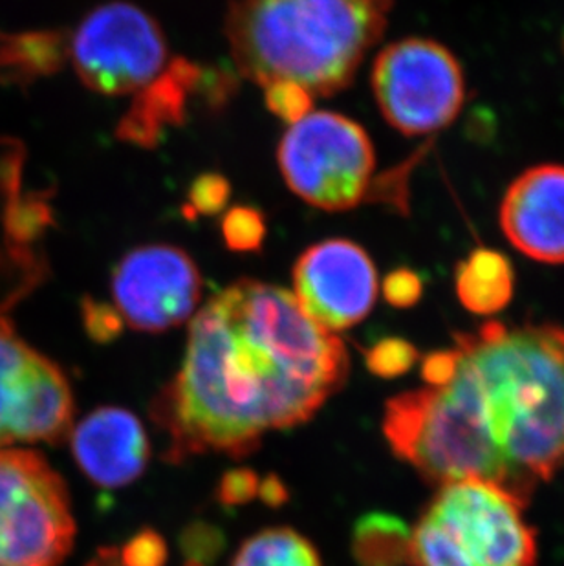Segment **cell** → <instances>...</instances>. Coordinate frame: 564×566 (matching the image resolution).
<instances>
[{"mask_svg":"<svg viewBox=\"0 0 564 566\" xmlns=\"http://www.w3.org/2000/svg\"><path fill=\"white\" fill-rule=\"evenodd\" d=\"M231 566H323L306 537L292 528H268L240 546Z\"/></svg>","mask_w":564,"mask_h":566,"instance_id":"ac0fdd59","label":"cell"},{"mask_svg":"<svg viewBox=\"0 0 564 566\" xmlns=\"http://www.w3.org/2000/svg\"><path fill=\"white\" fill-rule=\"evenodd\" d=\"M278 161L288 188L303 202L346 211L368 197L376 153L362 125L325 111L290 125L279 144Z\"/></svg>","mask_w":564,"mask_h":566,"instance_id":"5b68a950","label":"cell"},{"mask_svg":"<svg viewBox=\"0 0 564 566\" xmlns=\"http://www.w3.org/2000/svg\"><path fill=\"white\" fill-rule=\"evenodd\" d=\"M231 186L219 172H203L195 178L187 192L186 217L197 219L200 214H220L228 206Z\"/></svg>","mask_w":564,"mask_h":566,"instance_id":"603a6c76","label":"cell"},{"mask_svg":"<svg viewBox=\"0 0 564 566\" xmlns=\"http://www.w3.org/2000/svg\"><path fill=\"white\" fill-rule=\"evenodd\" d=\"M86 566H123L117 548H102L96 556L92 557L91 563ZM184 566H203L200 563L186 562Z\"/></svg>","mask_w":564,"mask_h":566,"instance_id":"4dcf8cb0","label":"cell"},{"mask_svg":"<svg viewBox=\"0 0 564 566\" xmlns=\"http://www.w3.org/2000/svg\"><path fill=\"white\" fill-rule=\"evenodd\" d=\"M81 317H83L86 334L94 342L111 343L122 336L125 321L114 305L86 295L81 303Z\"/></svg>","mask_w":564,"mask_h":566,"instance_id":"cb8c5ba5","label":"cell"},{"mask_svg":"<svg viewBox=\"0 0 564 566\" xmlns=\"http://www.w3.org/2000/svg\"><path fill=\"white\" fill-rule=\"evenodd\" d=\"M70 35L61 30L0 33V83L32 85L69 61Z\"/></svg>","mask_w":564,"mask_h":566,"instance_id":"9a60e30c","label":"cell"},{"mask_svg":"<svg viewBox=\"0 0 564 566\" xmlns=\"http://www.w3.org/2000/svg\"><path fill=\"white\" fill-rule=\"evenodd\" d=\"M379 113L405 136H426L455 122L466 102V77L451 50L432 39L407 38L374 61Z\"/></svg>","mask_w":564,"mask_h":566,"instance_id":"52a82bcc","label":"cell"},{"mask_svg":"<svg viewBox=\"0 0 564 566\" xmlns=\"http://www.w3.org/2000/svg\"><path fill=\"white\" fill-rule=\"evenodd\" d=\"M206 72L187 57H175L153 83L134 94L116 127L123 144L155 149L167 128L186 124L192 97L202 96Z\"/></svg>","mask_w":564,"mask_h":566,"instance_id":"4fadbf2b","label":"cell"},{"mask_svg":"<svg viewBox=\"0 0 564 566\" xmlns=\"http://www.w3.org/2000/svg\"><path fill=\"white\" fill-rule=\"evenodd\" d=\"M395 0H231L224 35L237 74L259 86L293 81L334 96L379 43Z\"/></svg>","mask_w":564,"mask_h":566,"instance_id":"3957f363","label":"cell"},{"mask_svg":"<svg viewBox=\"0 0 564 566\" xmlns=\"http://www.w3.org/2000/svg\"><path fill=\"white\" fill-rule=\"evenodd\" d=\"M181 548L186 552L187 562L208 566L209 562H213L215 557L219 556L222 535L213 526L198 524L186 530V534L181 537Z\"/></svg>","mask_w":564,"mask_h":566,"instance_id":"4316f807","label":"cell"},{"mask_svg":"<svg viewBox=\"0 0 564 566\" xmlns=\"http://www.w3.org/2000/svg\"><path fill=\"white\" fill-rule=\"evenodd\" d=\"M259 497L270 506H281L288 499L286 488L279 481L278 476H268L264 481H261V488H259Z\"/></svg>","mask_w":564,"mask_h":566,"instance_id":"f546056e","label":"cell"},{"mask_svg":"<svg viewBox=\"0 0 564 566\" xmlns=\"http://www.w3.org/2000/svg\"><path fill=\"white\" fill-rule=\"evenodd\" d=\"M75 521L63 479L39 453H0V566H61Z\"/></svg>","mask_w":564,"mask_h":566,"instance_id":"8992f818","label":"cell"},{"mask_svg":"<svg viewBox=\"0 0 564 566\" xmlns=\"http://www.w3.org/2000/svg\"><path fill=\"white\" fill-rule=\"evenodd\" d=\"M72 453L96 486L116 490L138 481L150 457L144 426L133 412L100 407L72 431Z\"/></svg>","mask_w":564,"mask_h":566,"instance_id":"7c38bea8","label":"cell"},{"mask_svg":"<svg viewBox=\"0 0 564 566\" xmlns=\"http://www.w3.org/2000/svg\"><path fill=\"white\" fill-rule=\"evenodd\" d=\"M69 60L86 88L103 96H127L164 72L169 46L155 17L114 0L92 10L75 28Z\"/></svg>","mask_w":564,"mask_h":566,"instance_id":"ba28073f","label":"cell"},{"mask_svg":"<svg viewBox=\"0 0 564 566\" xmlns=\"http://www.w3.org/2000/svg\"><path fill=\"white\" fill-rule=\"evenodd\" d=\"M455 350L457 373L446 385L526 507L537 482L564 465V328L490 321L457 334Z\"/></svg>","mask_w":564,"mask_h":566,"instance_id":"7a4b0ae2","label":"cell"},{"mask_svg":"<svg viewBox=\"0 0 564 566\" xmlns=\"http://www.w3.org/2000/svg\"><path fill=\"white\" fill-rule=\"evenodd\" d=\"M458 301L477 315H493L504 311L515 292V270L504 253L491 248H477L468 259L458 262Z\"/></svg>","mask_w":564,"mask_h":566,"instance_id":"2e32d148","label":"cell"},{"mask_svg":"<svg viewBox=\"0 0 564 566\" xmlns=\"http://www.w3.org/2000/svg\"><path fill=\"white\" fill-rule=\"evenodd\" d=\"M365 364L373 375L390 379L412 369L418 359V350L412 343L401 337H385L373 347L363 350Z\"/></svg>","mask_w":564,"mask_h":566,"instance_id":"44dd1931","label":"cell"},{"mask_svg":"<svg viewBox=\"0 0 564 566\" xmlns=\"http://www.w3.org/2000/svg\"><path fill=\"white\" fill-rule=\"evenodd\" d=\"M220 233L228 250L237 253L261 252L267 241V219L251 206H233L222 214Z\"/></svg>","mask_w":564,"mask_h":566,"instance_id":"ffe728a7","label":"cell"},{"mask_svg":"<svg viewBox=\"0 0 564 566\" xmlns=\"http://www.w3.org/2000/svg\"><path fill=\"white\" fill-rule=\"evenodd\" d=\"M524 507L490 482L446 484L410 534V565L535 566Z\"/></svg>","mask_w":564,"mask_h":566,"instance_id":"277c9868","label":"cell"},{"mask_svg":"<svg viewBox=\"0 0 564 566\" xmlns=\"http://www.w3.org/2000/svg\"><path fill=\"white\" fill-rule=\"evenodd\" d=\"M293 297L310 319L336 334L362 323L378 300V272L356 242L328 239L293 264Z\"/></svg>","mask_w":564,"mask_h":566,"instance_id":"30bf717a","label":"cell"},{"mask_svg":"<svg viewBox=\"0 0 564 566\" xmlns=\"http://www.w3.org/2000/svg\"><path fill=\"white\" fill-rule=\"evenodd\" d=\"M123 566H166L167 546L161 535L144 530L117 548Z\"/></svg>","mask_w":564,"mask_h":566,"instance_id":"d4e9b609","label":"cell"},{"mask_svg":"<svg viewBox=\"0 0 564 566\" xmlns=\"http://www.w3.org/2000/svg\"><path fill=\"white\" fill-rule=\"evenodd\" d=\"M72 418L69 379L54 361L38 354L8 418L6 443H59L70 433Z\"/></svg>","mask_w":564,"mask_h":566,"instance_id":"5bb4252c","label":"cell"},{"mask_svg":"<svg viewBox=\"0 0 564 566\" xmlns=\"http://www.w3.org/2000/svg\"><path fill=\"white\" fill-rule=\"evenodd\" d=\"M38 350L17 336L6 317H0V443H6L8 418Z\"/></svg>","mask_w":564,"mask_h":566,"instance_id":"d6986e66","label":"cell"},{"mask_svg":"<svg viewBox=\"0 0 564 566\" xmlns=\"http://www.w3.org/2000/svg\"><path fill=\"white\" fill-rule=\"evenodd\" d=\"M458 354L455 347L449 350H438L431 353L424 359L421 365V376L426 379L429 387H442L449 384L452 376L457 373Z\"/></svg>","mask_w":564,"mask_h":566,"instance_id":"f1b7e54d","label":"cell"},{"mask_svg":"<svg viewBox=\"0 0 564 566\" xmlns=\"http://www.w3.org/2000/svg\"><path fill=\"white\" fill-rule=\"evenodd\" d=\"M261 479L250 470L228 471L220 481L217 497L226 506H239L250 503L251 499L259 497Z\"/></svg>","mask_w":564,"mask_h":566,"instance_id":"83f0119b","label":"cell"},{"mask_svg":"<svg viewBox=\"0 0 564 566\" xmlns=\"http://www.w3.org/2000/svg\"><path fill=\"white\" fill-rule=\"evenodd\" d=\"M111 290L125 325L160 334L191 319L202 297V275L181 248L149 244L122 256Z\"/></svg>","mask_w":564,"mask_h":566,"instance_id":"9c48e42d","label":"cell"},{"mask_svg":"<svg viewBox=\"0 0 564 566\" xmlns=\"http://www.w3.org/2000/svg\"><path fill=\"white\" fill-rule=\"evenodd\" d=\"M501 228L508 241L544 264H564V166L539 164L504 192Z\"/></svg>","mask_w":564,"mask_h":566,"instance_id":"8fae6325","label":"cell"},{"mask_svg":"<svg viewBox=\"0 0 564 566\" xmlns=\"http://www.w3.org/2000/svg\"><path fill=\"white\" fill-rule=\"evenodd\" d=\"M264 88V102L273 116L295 125L314 113V94L293 81H273Z\"/></svg>","mask_w":564,"mask_h":566,"instance_id":"7402d4cb","label":"cell"},{"mask_svg":"<svg viewBox=\"0 0 564 566\" xmlns=\"http://www.w3.org/2000/svg\"><path fill=\"white\" fill-rule=\"evenodd\" d=\"M384 297L395 308H410L420 301L424 283L420 275L409 268H398L384 279Z\"/></svg>","mask_w":564,"mask_h":566,"instance_id":"484cf974","label":"cell"},{"mask_svg":"<svg viewBox=\"0 0 564 566\" xmlns=\"http://www.w3.org/2000/svg\"><path fill=\"white\" fill-rule=\"evenodd\" d=\"M410 534L396 515L367 513L354 526V557L362 566L410 565Z\"/></svg>","mask_w":564,"mask_h":566,"instance_id":"e0dca14e","label":"cell"},{"mask_svg":"<svg viewBox=\"0 0 564 566\" xmlns=\"http://www.w3.org/2000/svg\"><path fill=\"white\" fill-rule=\"evenodd\" d=\"M346 376L345 343L292 292L239 279L192 317L180 370L153 401V418L169 462L244 459L270 431L310 422Z\"/></svg>","mask_w":564,"mask_h":566,"instance_id":"6da1fadb","label":"cell"}]
</instances>
